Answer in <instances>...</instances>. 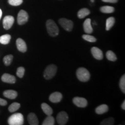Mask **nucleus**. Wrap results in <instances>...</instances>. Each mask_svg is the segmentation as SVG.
Instances as JSON below:
<instances>
[{
    "label": "nucleus",
    "mask_w": 125,
    "mask_h": 125,
    "mask_svg": "<svg viewBox=\"0 0 125 125\" xmlns=\"http://www.w3.org/2000/svg\"><path fill=\"white\" fill-rule=\"evenodd\" d=\"M27 120L29 123L31 125H38L39 124V121L37 115L32 112L29 114L27 116Z\"/></svg>",
    "instance_id": "2eb2a0df"
},
{
    "label": "nucleus",
    "mask_w": 125,
    "mask_h": 125,
    "mask_svg": "<svg viewBox=\"0 0 125 125\" xmlns=\"http://www.w3.org/2000/svg\"><path fill=\"white\" fill-rule=\"evenodd\" d=\"M2 10H1V9H0V19H1V17H2Z\"/></svg>",
    "instance_id": "f704fd0d"
},
{
    "label": "nucleus",
    "mask_w": 125,
    "mask_h": 125,
    "mask_svg": "<svg viewBox=\"0 0 125 125\" xmlns=\"http://www.w3.org/2000/svg\"><path fill=\"white\" fill-rule=\"evenodd\" d=\"M82 38L85 41H87L90 42H95L97 40L96 38H95L93 36L90 35L89 34H84V35H82Z\"/></svg>",
    "instance_id": "bb28decb"
},
{
    "label": "nucleus",
    "mask_w": 125,
    "mask_h": 125,
    "mask_svg": "<svg viewBox=\"0 0 125 125\" xmlns=\"http://www.w3.org/2000/svg\"><path fill=\"white\" fill-rule=\"evenodd\" d=\"M13 56L12 54H9V55L5 56L3 59V62H4L5 65L8 66L11 64V62L13 60Z\"/></svg>",
    "instance_id": "a878e982"
},
{
    "label": "nucleus",
    "mask_w": 125,
    "mask_h": 125,
    "mask_svg": "<svg viewBox=\"0 0 125 125\" xmlns=\"http://www.w3.org/2000/svg\"><path fill=\"white\" fill-rule=\"evenodd\" d=\"M54 118L52 115H48L43 121L42 125H54Z\"/></svg>",
    "instance_id": "5701e85b"
},
{
    "label": "nucleus",
    "mask_w": 125,
    "mask_h": 125,
    "mask_svg": "<svg viewBox=\"0 0 125 125\" xmlns=\"http://www.w3.org/2000/svg\"><path fill=\"white\" fill-rule=\"evenodd\" d=\"M115 18L113 17H110L108 18L106 20V27L105 29L107 31H109L111 28L113 27V26L115 24Z\"/></svg>",
    "instance_id": "412c9836"
},
{
    "label": "nucleus",
    "mask_w": 125,
    "mask_h": 125,
    "mask_svg": "<svg viewBox=\"0 0 125 125\" xmlns=\"http://www.w3.org/2000/svg\"><path fill=\"white\" fill-rule=\"evenodd\" d=\"M119 87L121 88L122 92L123 93H125V75L123 74L120 79Z\"/></svg>",
    "instance_id": "cd10ccee"
},
{
    "label": "nucleus",
    "mask_w": 125,
    "mask_h": 125,
    "mask_svg": "<svg viewBox=\"0 0 125 125\" xmlns=\"http://www.w3.org/2000/svg\"><path fill=\"white\" fill-rule=\"evenodd\" d=\"M11 39V36L9 34H4L0 37V43L3 45L8 44Z\"/></svg>",
    "instance_id": "aec40b11"
},
{
    "label": "nucleus",
    "mask_w": 125,
    "mask_h": 125,
    "mask_svg": "<svg viewBox=\"0 0 125 125\" xmlns=\"http://www.w3.org/2000/svg\"><path fill=\"white\" fill-rule=\"evenodd\" d=\"M20 107V104L18 103H13L8 107V110L10 112H14L18 111Z\"/></svg>",
    "instance_id": "393cba45"
},
{
    "label": "nucleus",
    "mask_w": 125,
    "mask_h": 125,
    "mask_svg": "<svg viewBox=\"0 0 125 125\" xmlns=\"http://www.w3.org/2000/svg\"><path fill=\"white\" fill-rule=\"evenodd\" d=\"M57 67L54 64H51L48 65L45 68L44 73H43V76L47 80H49L53 78L55 76L57 73Z\"/></svg>",
    "instance_id": "20e7f679"
},
{
    "label": "nucleus",
    "mask_w": 125,
    "mask_h": 125,
    "mask_svg": "<svg viewBox=\"0 0 125 125\" xmlns=\"http://www.w3.org/2000/svg\"><path fill=\"white\" fill-rule=\"evenodd\" d=\"M122 108L123 110H125V101H123V102L122 104Z\"/></svg>",
    "instance_id": "72a5a7b5"
},
{
    "label": "nucleus",
    "mask_w": 125,
    "mask_h": 125,
    "mask_svg": "<svg viewBox=\"0 0 125 125\" xmlns=\"http://www.w3.org/2000/svg\"><path fill=\"white\" fill-rule=\"evenodd\" d=\"M9 125H22L24 123V117L20 113L13 114L8 119Z\"/></svg>",
    "instance_id": "f03ea898"
},
{
    "label": "nucleus",
    "mask_w": 125,
    "mask_h": 125,
    "mask_svg": "<svg viewBox=\"0 0 125 125\" xmlns=\"http://www.w3.org/2000/svg\"><path fill=\"white\" fill-rule=\"evenodd\" d=\"M16 43L17 48H18V49L20 52L22 53H24L27 51V45H26V42H25V41L23 39L18 38L16 40Z\"/></svg>",
    "instance_id": "9d476101"
},
{
    "label": "nucleus",
    "mask_w": 125,
    "mask_h": 125,
    "mask_svg": "<svg viewBox=\"0 0 125 125\" xmlns=\"http://www.w3.org/2000/svg\"><path fill=\"white\" fill-rule=\"evenodd\" d=\"M91 52L94 58L97 60H102L103 59V53L99 48L97 47H93L91 49Z\"/></svg>",
    "instance_id": "9b49d317"
},
{
    "label": "nucleus",
    "mask_w": 125,
    "mask_h": 125,
    "mask_svg": "<svg viewBox=\"0 0 125 125\" xmlns=\"http://www.w3.org/2000/svg\"><path fill=\"white\" fill-rule=\"evenodd\" d=\"M100 10L102 13H111L114 12L115 9L114 7H111V6H103L100 8Z\"/></svg>",
    "instance_id": "4be33fe9"
},
{
    "label": "nucleus",
    "mask_w": 125,
    "mask_h": 125,
    "mask_svg": "<svg viewBox=\"0 0 125 125\" xmlns=\"http://www.w3.org/2000/svg\"><path fill=\"white\" fill-rule=\"evenodd\" d=\"M73 101L75 105L78 107L85 108L87 105V101L85 98L75 97L73 99Z\"/></svg>",
    "instance_id": "1a4fd4ad"
},
{
    "label": "nucleus",
    "mask_w": 125,
    "mask_h": 125,
    "mask_svg": "<svg viewBox=\"0 0 125 125\" xmlns=\"http://www.w3.org/2000/svg\"><path fill=\"white\" fill-rule=\"evenodd\" d=\"M14 21H15V19L12 16H6L3 19V27L5 30H9L12 27Z\"/></svg>",
    "instance_id": "6e6552de"
},
{
    "label": "nucleus",
    "mask_w": 125,
    "mask_h": 125,
    "mask_svg": "<svg viewBox=\"0 0 125 125\" xmlns=\"http://www.w3.org/2000/svg\"><path fill=\"white\" fill-rule=\"evenodd\" d=\"M106 57H107L108 60L111 61V62H115V61L117 60L116 54L111 51H108L107 52V53H106Z\"/></svg>",
    "instance_id": "b1692460"
},
{
    "label": "nucleus",
    "mask_w": 125,
    "mask_h": 125,
    "mask_svg": "<svg viewBox=\"0 0 125 125\" xmlns=\"http://www.w3.org/2000/svg\"><path fill=\"white\" fill-rule=\"evenodd\" d=\"M62 94L60 92H54V93H52L49 96V100L52 103H59L62 100Z\"/></svg>",
    "instance_id": "f8f14e48"
},
{
    "label": "nucleus",
    "mask_w": 125,
    "mask_h": 125,
    "mask_svg": "<svg viewBox=\"0 0 125 125\" xmlns=\"http://www.w3.org/2000/svg\"><path fill=\"white\" fill-rule=\"evenodd\" d=\"M46 26L48 33L51 37H54L59 35V29L57 24L53 20L49 19L47 20L46 23Z\"/></svg>",
    "instance_id": "f257e3e1"
},
{
    "label": "nucleus",
    "mask_w": 125,
    "mask_h": 125,
    "mask_svg": "<svg viewBox=\"0 0 125 125\" xmlns=\"http://www.w3.org/2000/svg\"><path fill=\"white\" fill-rule=\"evenodd\" d=\"M41 108L47 116L52 115V114H53V109L46 103H43L41 104Z\"/></svg>",
    "instance_id": "a211bd4d"
},
{
    "label": "nucleus",
    "mask_w": 125,
    "mask_h": 125,
    "mask_svg": "<svg viewBox=\"0 0 125 125\" xmlns=\"http://www.w3.org/2000/svg\"><path fill=\"white\" fill-rule=\"evenodd\" d=\"M118 0H102V1L104 2H108V3H116L118 2Z\"/></svg>",
    "instance_id": "473e14b6"
},
{
    "label": "nucleus",
    "mask_w": 125,
    "mask_h": 125,
    "mask_svg": "<svg viewBox=\"0 0 125 125\" xmlns=\"http://www.w3.org/2000/svg\"><path fill=\"white\" fill-rule=\"evenodd\" d=\"M4 96L9 99H15L18 96V93L13 90H7L3 93Z\"/></svg>",
    "instance_id": "dca6fc26"
},
{
    "label": "nucleus",
    "mask_w": 125,
    "mask_h": 125,
    "mask_svg": "<svg viewBox=\"0 0 125 125\" xmlns=\"http://www.w3.org/2000/svg\"><path fill=\"white\" fill-rule=\"evenodd\" d=\"M24 73H25V69L24 67H19L18 69H17L16 75L19 78H21L23 77V76H24Z\"/></svg>",
    "instance_id": "c756f323"
},
{
    "label": "nucleus",
    "mask_w": 125,
    "mask_h": 125,
    "mask_svg": "<svg viewBox=\"0 0 125 125\" xmlns=\"http://www.w3.org/2000/svg\"><path fill=\"white\" fill-rule=\"evenodd\" d=\"M114 124V119L113 118H107L101 121L100 125H112Z\"/></svg>",
    "instance_id": "c85d7f7f"
},
{
    "label": "nucleus",
    "mask_w": 125,
    "mask_h": 125,
    "mask_svg": "<svg viewBox=\"0 0 125 125\" xmlns=\"http://www.w3.org/2000/svg\"><path fill=\"white\" fill-rule=\"evenodd\" d=\"M59 23L65 31H71L73 29L74 24H73V21L69 19L65 18H61L59 20Z\"/></svg>",
    "instance_id": "39448f33"
},
{
    "label": "nucleus",
    "mask_w": 125,
    "mask_h": 125,
    "mask_svg": "<svg viewBox=\"0 0 125 125\" xmlns=\"http://www.w3.org/2000/svg\"><path fill=\"white\" fill-rule=\"evenodd\" d=\"M8 3L12 6H19L23 3V0H8Z\"/></svg>",
    "instance_id": "7c9ffc66"
},
{
    "label": "nucleus",
    "mask_w": 125,
    "mask_h": 125,
    "mask_svg": "<svg viewBox=\"0 0 125 125\" xmlns=\"http://www.w3.org/2000/svg\"><path fill=\"white\" fill-rule=\"evenodd\" d=\"M83 29L84 31L86 34H90L93 32V28L91 24V19H87L85 20L83 23Z\"/></svg>",
    "instance_id": "4468645a"
},
{
    "label": "nucleus",
    "mask_w": 125,
    "mask_h": 125,
    "mask_svg": "<svg viewBox=\"0 0 125 125\" xmlns=\"http://www.w3.org/2000/svg\"><path fill=\"white\" fill-rule=\"evenodd\" d=\"M68 120V116L67 112L61 111L57 114L56 116V121L60 125H64L66 124Z\"/></svg>",
    "instance_id": "0eeeda50"
},
{
    "label": "nucleus",
    "mask_w": 125,
    "mask_h": 125,
    "mask_svg": "<svg viewBox=\"0 0 125 125\" xmlns=\"http://www.w3.org/2000/svg\"><path fill=\"white\" fill-rule=\"evenodd\" d=\"M91 1H92V2H94V0H91Z\"/></svg>",
    "instance_id": "c9c22d12"
},
{
    "label": "nucleus",
    "mask_w": 125,
    "mask_h": 125,
    "mask_svg": "<svg viewBox=\"0 0 125 125\" xmlns=\"http://www.w3.org/2000/svg\"><path fill=\"white\" fill-rule=\"evenodd\" d=\"M1 80H2V82H4L12 84L15 83L16 79L15 76L5 73V74H3L2 76H1Z\"/></svg>",
    "instance_id": "ddd939ff"
},
{
    "label": "nucleus",
    "mask_w": 125,
    "mask_h": 125,
    "mask_svg": "<svg viewBox=\"0 0 125 125\" xmlns=\"http://www.w3.org/2000/svg\"><path fill=\"white\" fill-rule=\"evenodd\" d=\"M108 106L106 104H101V105L98 106L95 109V111H96V114H103L104 113H106L108 111Z\"/></svg>",
    "instance_id": "f3484780"
},
{
    "label": "nucleus",
    "mask_w": 125,
    "mask_h": 125,
    "mask_svg": "<svg viewBox=\"0 0 125 125\" xmlns=\"http://www.w3.org/2000/svg\"><path fill=\"white\" fill-rule=\"evenodd\" d=\"M90 13V11L87 8H82L80 9L78 12V17L79 19H83L88 16Z\"/></svg>",
    "instance_id": "6ab92c4d"
},
{
    "label": "nucleus",
    "mask_w": 125,
    "mask_h": 125,
    "mask_svg": "<svg viewBox=\"0 0 125 125\" xmlns=\"http://www.w3.org/2000/svg\"><path fill=\"white\" fill-rule=\"evenodd\" d=\"M29 20V15L27 12L24 10H20L18 15V23L19 25L26 24Z\"/></svg>",
    "instance_id": "423d86ee"
},
{
    "label": "nucleus",
    "mask_w": 125,
    "mask_h": 125,
    "mask_svg": "<svg viewBox=\"0 0 125 125\" xmlns=\"http://www.w3.org/2000/svg\"><path fill=\"white\" fill-rule=\"evenodd\" d=\"M76 75L78 79L81 82H87L90 78V73L83 67H80L76 70Z\"/></svg>",
    "instance_id": "7ed1b4c3"
},
{
    "label": "nucleus",
    "mask_w": 125,
    "mask_h": 125,
    "mask_svg": "<svg viewBox=\"0 0 125 125\" xmlns=\"http://www.w3.org/2000/svg\"><path fill=\"white\" fill-rule=\"evenodd\" d=\"M7 104V101L3 98H0V105L5 106Z\"/></svg>",
    "instance_id": "2f4dec72"
}]
</instances>
